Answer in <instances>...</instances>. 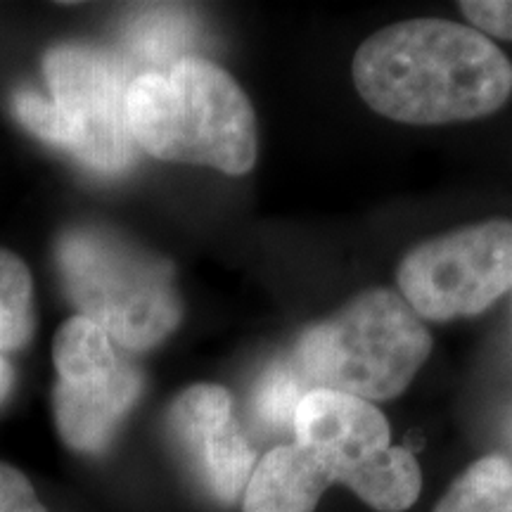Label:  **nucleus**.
Returning <instances> with one entry per match:
<instances>
[{
    "mask_svg": "<svg viewBox=\"0 0 512 512\" xmlns=\"http://www.w3.org/2000/svg\"><path fill=\"white\" fill-rule=\"evenodd\" d=\"M351 76L370 110L413 126L489 117L512 93V62L503 50L446 19L375 31L356 50Z\"/></svg>",
    "mask_w": 512,
    "mask_h": 512,
    "instance_id": "obj_1",
    "label": "nucleus"
},
{
    "mask_svg": "<svg viewBox=\"0 0 512 512\" xmlns=\"http://www.w3.org/2000/svg\"><path fill=\"white\" fill-rule=\"evenodd\" d=\"M126 121L138 150L162 162L209 166L228 176L256 164L252 102L226 69L204 57L188 55L138 74L126 93Z\"/></svg>",
    "mask_w": 512,
    "mask_h": 512,
    "instance_id": "obj_2",
    "label": "nucleus"
},
{
    "mask_svg": "<svg viewBox=\"0 0 512 512\" xmlns=\"http://www.w3.org/2000/svg\"><path fill=\"white\" fill-rule=\"evenodd\" d=\"M55 259L79 316L91 318L128 354L155 349L181 325L174 264L114 228H67L57 238Z\"/></svg>",
    "mask_w": 512,
    "mask_h": 512,
    "instance_id": "obj_3",
    "label": "nucleus"
},
{
    "mask_svg": "<svg viewBox=\"0 0 512 512\" xmlns=\"http://www.w3.org/2000/svg\"><path fill=\"white\" fill-rule=\"evenodd\" d=\"M432 351V335L399 292L373 287L299 335L290 368L306 392L366 401L403 394Z\"/></svg>",
    "mask_w": 512,
    "mask_h": 512,
    "instance_id": "obj_4",
    "label": "nucleus"
},
{
    "mask_svg": "<svg viewBox=\"0 0 512 512\" xmlns=\"http://www.w3.org/2000/svg\"><path fill=\"white\" fill-rule=\"evenodd\" d=\"M43 76L50 98L29 88L12 95L19 124L98 174H121L138 162L126 121L136 76L124 57L91 43H57L43 55Z\"/></svg>",
    "mask_w": 512,
    "mask_h": 512,
    "instance_id": "obj_5",
    "label": "nucleus"
},
{
    "mask_svg": "<svg viewBox=\"0 0 512 512\" xmlns=\"http://www.w3.org/2000/svg\"><path fill=\"white\" fill-rule=\"evenodd\" d=\"M292 434L294 444L318 451L335 470L337 484L349 486L373 510L403 512L418 501V458L392 446L389 422L370 401L311 389L294 411Z\"/></svg>",
    "mask_w": 512,
    "mask_h": 512,
    "instance_id": "obj_6",
    "label": "nucleus"
},
{
    "mask_svg": "<svg viewBox=\"0 0 512 512\" xmlns=\"http://www.w3.org/2000/svg\"><path fill=\"white\" fill-rule=\"evenodd\" d=\"M53 363L57 434L81 456L105 453L143 394V373L100 325L79 313L57 330Z\"/></svg>",
    "mask_w": 512,
    "mask_h": 512,
    "instance_id": "obj_7",
    "label": "nucleus"
},
{
    "mask_svg": "<svg viewBox=\"0 0 512 512\" xmlns=\"http://www.w3.org/2000/svg\"><path fill=\"white\" fill-rule=\"evenodd\" d=\"M420 320L472 318L512 290V221L494 219L420 242L396 271Z\"/></svg>",
    "mask_w": 512,
    "mask_h": 512,
    "instance_id": "obj_8",
    "label": "nucleus"
},
{
    "mask_svg": "<svg viewBox=\"0 0 512 512\" xmlns=\"http://www.w3.org/2000/svg\"><path fill=\"white\" fill-rule=\"evenodd\" d=\"M233 408V396L221 384H192L166 413V432L178 458L221 505H235L245 496L256 467V451Z\"/></svg>",
    "mask_w": 512,
    "mask_h": 512,
    "instance_id": "obj_9",
    "label": "nucleus"
},
{
    "mask_svg": "<svg viewBox=\"0 0 512 512\" xmlns=\"http://www.w3.org/2000/svg\"><path fill=\"white\" fill-rule=\"evenodd\" d=\"M337 484L328 460L309 446H275L259 460L249 477L245 512H316L320 496Z\"/></svg>",
    "mask_w": 512,
    "mask_h": 512,
    "instance_id": "obj_10",
    "label": "nucleus"
},
{
    "mask_svg": "<svg viewBox=\"0 0 512 512\" xmlns=\"http://www.w3.org/2000/svg\"><path fill=\"white\" fill-rule=\"evenodd\" d=\"M434 512H512V463L484 456L460 475Z\"/></svg>",
    "mask_w": 512,
    "mask_h": 512,
    "instance_id": "obj_11",
    "label": "nucleus"
},
{
    "mask_svg": "<svg viewBox=\"0 0 512 512\" xmlns=\"http://www.w3.org/2000/svg\"><path fill=\"white\" fill-rule=\"evenodd\" d=\"M36 332L34 280L29 266L0 247V354L19 351Z\"/></svg>",
    "mask_w": 512,
    "mask_h": 512,
    "instance_id": "obj_12",
    "label": "nucleus"
},
{
    "mask_svg": "<svg viewBox=\"0 0 512 512\" xmlns=\"http://www.w3.org/2000/svg\"><path fill=\"white\" fill-rule=\"evenodd\" d=\"M306 394L304 384L290 366H273L261 377L254 394V411L273 427H290L299 401Z\"/></svg>",
    "mask_w": 512,
    "mask_h": 512,
    "instance_id": "obj_13",
    "label": "nucleus"
},
{
    "mask_svg": "<svg viewBox=\"0 0 512 512\" xmlns=\"http://www.w3.org/2000/svg\"><path fill=\"white\" fill-rule=\"evenodd\" d=\"M460 10L482 36L512 41V0H465Z\"/></svg>",
    "mask_w": 512,
    "mask_h": 512,
    "instance_id": "obj_14",
    "label": "nucleus"
},
{
    "mask_svg": "<svg viewBox=\"0 0 512 512\" xmlns=\"http://www.w3.org/2000/svg\"><path fill=\"white\" fill-rule=\"evenodd\" d=\"M0 512H48L24 472L0 463Z\"/></svg>",
    "mask_w": 512,
    "mask_h": 512,
    "instance_id": "obj_15",
    "label": "nucleus"
},
{
    "mask_svg": "<svg viewBox=\"0 0 512 512\" xmlns=\"http://www.w3.org/2000/svg\"><path fill=\"white\" fill-rule=\"evenodd\" d=\"M15 368H12V363L8 361V356L0 354V403H5V399L12 394V389H15Z\"/></svg>",
    "mask_w": 512,
    "mask_h": 512,
    "instance_id": "obj_16",
    "label": "nucleus"
}]
</instances>
